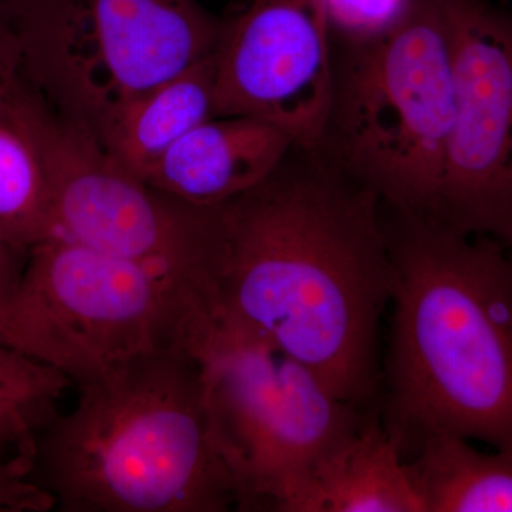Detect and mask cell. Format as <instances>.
<instances>
[{
    "instance_id": "19",
    "label": "cell",
    "mask_w": 512,
    "mask_h": 512,
    "mask_svg": "<svg viewBox=\"0 0 512 512\" xmlns=\"http://www.w3.org/2000/svg\"><path fill=\"white\" fill-rule=\"evenodd\" d=\"M18 43L10 29L3 0H0V110L22 86Z\"/></svg>"
},
{
    "instance_id": "13",
    "label": "cell",
    "mask_w": 512,
    "mask_h": 512,
    "mask_svg": "<svg viewBox=\"0 0 512 512\" xmlns=\"http://www.w3.org/2000/svg\"><path fill=\"white\" fill-rule=\"evenodd\" d=\"M215 56L217 50L128 104L101 143L104 154L146 180L181 138L215 117Z\"/></svg>"
},
{
    "instance_id": "9",
    "label": "cell",
    "mask_w": 512,
    "mask_h": 512,
    "mask_svg": "<svg viewBox=\"0 0 512 512\" xmlns=\"http://www.w3.org/2000/svg\"><path fill=\"white\" fill-rule=\"evenodd\" d=\"M447 6L457 100L436 220L512 251V12Z\"/></svg>"
},
{
    "instance_id": "6",
    "label": "cell",
    "mask_w": 512,
    "mask_h": 512,
    "mask_svg": "<svg viewBox=\"0 0 512 512\" xmlns=\"http://www.w3.org/2000/svg\"><path fill=\"white\" fill-rule=\"evenodd\" d=\"M26 350L74 386L136 357H201L220 325L204 296L146 266L55 237L29 251L22 282Z\"/></svg>"
},
{
    "instance_id": "15",
    "label": "cell",
    "mask_w": 512,
    "mask_h": 512,
    "mask_svg": "<svg viewBox=\"0 0 512 512\" xmlns=\"http://www.w3.org/2000/svg\"><path fill=\"white\" fill-rule=\"evenodd\" d=\"M53 235L45 163L29 131L5 107L0 110V241L29 254Z\"/></svg>"
},
{
    "instance_id": "4",
    "label": "cell",
    "mask_w": 512,
    "mask_h": 512,
    "mask_svg": "<svg viewBox=\"0 0 512 512\" xmlns=\"http://www.w3.org/2000/svg\"><path fill=\"white\" fill-rule=\"evenodd\" d=\"M343 42L316 146L390 210L436 218L457 100L447 0H413L393 28Z\"/></svg>"
},
{
    "instance_id": "5",
    "label": "cell",
    "mask_w": 512,
    "mask_h": 512,
    "mask_svg": "<svg viewBox=\"0 0 512 512\" xmlns=\"http://www.w3.org/2000/svg\"><path fill=\"white\" fill-rule=\"evenodd\" d=\"M23 82L101 146L144 93L212 55L225 22L197 0H3Z\"/></svg>"
},
{
    "instance_id": "18",
    "label": "cell",
    "mask_w": 512,
    "mask_h": 512,
    "mask_svg": "<svg viewBox=\"0 0 512 512\" xmlns=\"http://www.w3.org/2000/svg\"><path fill=\"white\" fill-rule=\"evenodd\" d=\"M35 457L0 454V512H49L56 510L53 495L32 481Z\"/></svg>"
},
{
    "instance_id": "7",
    "label": "cell",
    "mask_w": 512,
    "mask_h": 512,
    "mask_svg": "<svg viewBox=\"0 0 512 512\" xmlns=\"http://www.w3.org/2000/svg\"><path fill=\"white\" fill-rule=\"evenodd\" d=\"M212 437L239 511H279L309 468L362 423L320 377L271 343L220 322L204 355Z\"/></svg>"
},
{
    "instance_id": "2",
    "label": "cell",
    "mask_w": 512,
    "mask_h": 512,
    "mask_svg": "<svg viewBox=\"0 0 512 512\" xmlns=\"http://www.w3.org/2000/svg\"><path fill=\"white\" fill-rule=\"evenodd\" d=\"M386 208L392 335L384 427L404 460L454 434L512 453V262L503 245Z\"/></svg>"
},
{
    "instance_id": "3",
    "label": "cell",
    "mask_w": 512,
    "mask_h": 512,
    "mask_svg": "<svg viewBox=\"0 0 512 512\" xmlns=\"http://www.w3.org/2000/svg\"><path fill=\"white\" fill-rule=\"evenodd\" d=\"M37 441L32 481L62 512H225L238 491L212 437L204 359L153 353L77 384Z\"/></svg>"
},
{
    "instance_id": "10",
    "label": "cell",
    "mask_w": 512,
    "mask_h": 512,
    "mask_svg": "<svg viewBox=\"0 0 512 512\" xmlns=\"http://www.w3.org/2000/svg\"><path fill=\"white\" fill-rule=\"evenodd\" d=\"M333 89V32L320 0H252L225 22L215 56V116L282 128L319 143Z\"/></svg>"
},
{
    "instance_id": "14",
    "label": "cell",
    "mask_w": 512,
    "mask_h": 512,
    "mask_svg": "<svg viewBox=\"0 0 512 512\" xmlns=\"http://www.w3.org/2000/svg\"><path fill=\"white\" fill-rule=\"evenodd\" d=\"M406 466L424 512H512V453H484L463 437L433 433Z\"/></svg>"
},
{
    "instance_id": "20",
    "label": "cell",
    "mask_w": 512,
    "mask_h": 512,
    "mask_svg": "<svg viewBox=\"0 0 512 512\" xmlns=\"http://www.w3.org/2000/svg\"><path fill=\"white\" fill-rule=\"evenodd\" d=\"M508 252V256H510V259H511V262H512V251H507Z\"/></svg>"
},
{
    "instance_id": "17",
    "label": "cell",
    "mask_w": 512,
    "mask_h": 512,
    "mask_svg": "<svg viewBox=\"0 0 512 512\" xmlns=\"http://www.w3.org/2000/svg\"><path fill=\"white\" fill-rule=\"evenodd\" d=\"M340 39L362 40L393 28L413 0H320Z\"/></svg>"
},
{
    "instance_id": "1",
    "label": "cell",
    "mask_w": 512,
    "mask_h": 512,
    "mask_svg": "<svg viewBox=\"0 0 512 512\" xmlns=\"http://www.w3.org/2000/svg\"><path fill=\"white\" fill-rule=\"evenodd\" d=\"M217 211L220 322L309 367L345 402H373L392 295L383 201L318 146L295 144Z\"/></svg>"
},
{
    "instance_id": "16",
    "label": "cell",
    "mask_w": 512,
    "mask_h": 512,
    "mask_svg": "<svg viewBox=\"0 0 512 512\" xmlns=\"http://www.w3.org/2000/svg\"><path fill=\"white\" fill-rule=\"evenodd\" d=\"M72 386L59 367L0 342V454L36 457L39 437Z\"/></svg>"
},
{
    "instance_id": "8",
    "label": "cell",
    "mask_w": 512,
    "mask_h": 512,
    "mask_svg": "<svg viewBox=\"0 0 512 512\" xmlns=\"http://www.w3.org/2000/svg\"><path fill=\"white\" fill-rule=\"evenodd\" d=\"M22 86L6 109L29 131L45 163L55 235L160 272L215 308L217 205L178 200L121 170Z\"/></svg>"
},
{
    "instance_id": "12",
    "label": "cell",
    "mask_w": 512,
    "mask_h": 512,
    "mask_svg": "<svg viewBox=\"0 0 512 512\" xmlns=\"http://www.w3.org/2000/svg\"><path fill=\"white\" fill-rule=\"evenodd\" d=\"M278 512H424V508L399 444L372 417L318 458Z\"/></svg>"
},
{
    "instance_id": "11",
    "label": "cell",
    "mask_w": 512,
    "mask_h": 512,
    "mask_svg": "<svg viewBox=\"0 0 512 512\" xmlns=\"http://www.w3.org/2000/svg\"><path fill=\"white\" fill-rule=\"evenodd\" d=\"M295 144L266 121L215 116L181 138L144 183L178 200L214 207L261 183Z\"/></svg>"
}]
</instances>
